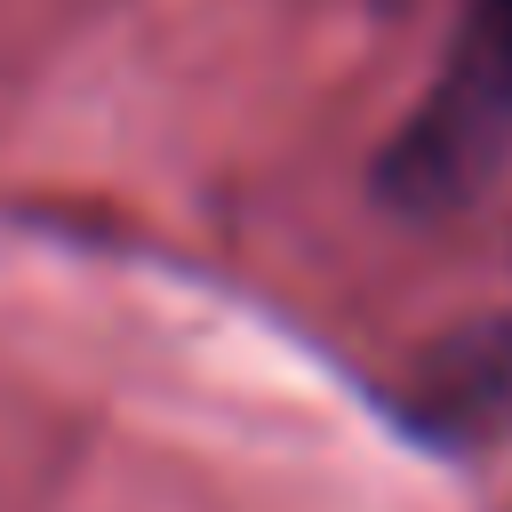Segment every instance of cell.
<instances>
[{
  "mask_svg": "<svg viewBox=\"0 0 512 512\" xmlns=\"http://www.w3.org/2000/svg\"><path fill=\"white\" fill-rule=\"evenodd\" d=\"M488 112H512V0H480L472 24V64L456 72Z\"/></svg>",
  "mask_w": 512,
  "mask_h": 512,
  "instance_id": "1",
  "label": "cell"
}]
</instances>
